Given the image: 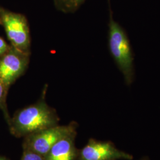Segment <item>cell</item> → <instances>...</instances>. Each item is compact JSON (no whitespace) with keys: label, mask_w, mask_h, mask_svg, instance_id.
Here are the masks:
<instances>
[{"label":"cell","mask_w":160,"mask_h":160,"mask_svg":"<svg viewBox=\"0 0 160 160\" xmlns=\"http://www.w3.org/2000/svg\"><path fill=\"white\" fill-rule=\"evenodd\" d=\"M47 86L40 99L36 103L17 111L8 123L10 132L16 137L29 135L59 125L56 110L46 103Z\"/></svg>","instance_id":"1"},{"label":"cell","mask_w":160,"mask_h":160,"mask_svg":"<svg viewBox=\"0 0 160 160\" xmlns=\"http://www.w3.org/2000/svg\"><path fill=\"white\" fill-rule=\"evenodd\" d=\"M109 48L126 85H131L135 79L133 52L126 32L114 20L111 10L109 22Z\"/></svg>","instance_id":"2"},{"label":"cell","mask_w":160,"mask_h":160,"mask_svg":"<svg viewBox=\"0 0 160 160\" xmlns=\"http://www.w3.org/2000/svg\"><path fill=\"white\" fill-rule=\"evenodd\" d=\"M0 25L4 29L10 45L31 54V38L27 17L0 7Z\"/></svg>","instance_id":"3"},{"label":"cell","mask_w":160,"mask_h":160,"mask_svg":"<svg viewBox=\"0 0 160 160\" xmlns=\"http://www.w3.org/2000/svg\"><path fill=\"white\" fill-rule=\"evenodd\" d=\"M77 124L71 122L67 125H56L24 137L23 149L32 151L45 156L58 142L77 133Z\"/></svg>","instance_id":"4"},{"label":"cell","mask_w":160,"mask_h":160,"mask_svg":"<svg viewBox=\"0 0 160 160\" xmlns=\"http://www.w3.org/2000/svg\"><path fill=\"white\" fill-rule=\"evenodd\" d=\"M30 57V54L20 51L12 45L0 57V80L8 88L25 73Z\"/></svg>","instance_id":"5"},{"label":"cell","mask_w":160,"mask_h":160,"mask_svg":"<svg viewBox=\"0 0 160 160\" xmlns=\"http://www.w3.org/2000/svg\"><path fill=\"white\" fill-rule=\"evenodd\" d=\"M133 155L119 149L110 141L90 139L79 150L77 160H131Z\"/></svg>","instance_id":"6"},{"label":"cell","mask_w":160,"mask_h":160,"mask_svg":"<svg viewBox=\"0 0 160 160\" xmlns=\"http://www.w3.org/2000/svg\"><path fill=\"white\" fill-rule=\"evenodd\" d=\"M77 133L64 138L55 143L45 156V160H77L79 150L75 139Z\"/></svg>","instance_id":"7"},{"label":"cell","mask_w":160,"mask_h":160,"mask_svg":"<svg viewBox=\"0 0 160 160\" xmlns=\"http://www.w3.org/2000/svg\"><path fill=\"white\" fill-rule=\"evenodd\" d=\"M86 0H53L58 11L63 13H73L79 9Z\"/></svg>","instance_id":"8"},{"label":"cell","mask_w":160,"mask_h":160,"mask_svg":"<svg viewBox=\"0 0 160 160\" xmlns=\"http://www.w3.org/2000/svg\"><path fill=\"white\" fill-rule=\"evenodd\" d=\"M8 89L9 88L0 80V109L2 111L8 124L11 119L6 103V98Z\"/></svg>","instance_id":"9"},{"label":"cell","mask_w":160,"mask_h":160,"mask_svg":"<svg viewBox=\"0 0 160 160\" xmlns=\"http://www.w3.org/2000/svg\"><path fill=\"white\" fill-rule=\"evenodd\" d=\"M20 160H45V158L32 151L23 149V155Z\"/></svg>","instance_id":"10"},{"label":"cell","mask_w":160,"mask_h":160,"mask_svg":"<svg viewBox=\"0 0 160 160\" xmlns=\"http://www.w3.org/2000/svg\"><path fill=\"white\" fill-rule=\"evenodd\" d=\"M10 47V45H8L5 40L0 37V57L4 54L7 51Z\"/></svg>","instance_id":"11"},{"label":"cell","mask_w":160,"mask_h":160,"mask_svg":"<svg viewBox=\"0 0 160 160\" xmlns=\"http://www.w3.org/2000/svg\"><path fill=\"white\" fill-rule=\"evenodd\" d=\"M149 160V159L148 157H144L142 158L141 160Z\"/></svg>","instance_id":"12"},{"label":"cell","mask_w":160,"mask_h":160,"mask_svg":"<svg viewBox=\"0 0 160 160\" xmlns=\"http://www.w3.org/2000/svg\"><path fill=\"white\" fill-rule=\"evenodd\" d=\"M0 160H7L5 159V158H2V157H0Z\"/></svg>","instance_id":"13"}]
</instances>
